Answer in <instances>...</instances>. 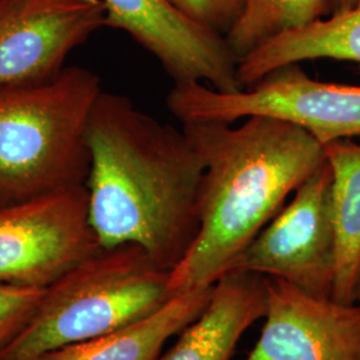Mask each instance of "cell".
I'll return each mask as SVG.
<instances>
[{"label": "cell", "instance_id": "obj_18", "mask_svg": "<svg viewBox=\"0 0 360 360\" xmlns=\"http://www.w3.org/2000/svg\"><path fill=\"white\" fill-rule=\"evenodd\" d=\"M360 0H328V16L359 7Z\"/></svg>", "mask_w": 360, "mask_h": 360}, {"label": "cell", "instance_id": "obj_11", "mask_svg": "<svg viewBox=\"0 0 360 360\" xmlns=\"http://www.w3.org/2000/svg\"><path fill=\"white\" fill-rule=\"evenodd\" d=\"M266 276L230 271L212 285L200 315L158 360H231L242 336L264 318Z\"/></svg>", "mask_w": 360, "mask_h": 360}, {"label": "cell", "instance_id": "obj_13", "mask_svg": "<svg viewBox=\"0 0 360 360\" xmlns=\"http://www.w3.org/2000/svg\"><path fill=\"white\" fill-rule=\"evenodd\" d=\"M318 59L351 62L360 68V6L259 47L238 62V79L247 89L278 68Z\"/></svg>", "mask_w": 360, "mask_h": 360}, {"label": "cell", "instance_id": "obj_5", "mask_svg": "<svg viewBox=\"0 0 360 360\" xmlns=\"http://www.w3.org/2000/svg\"><path fill=\"white\" fill-rule=\"evenodd\" d=\"M169 112L180 123H236L250 116L283 119L322 144L360 138V86L309 77L300 65L278 68L251 87L220 92L205 83L174 84Z\"/></svg>", "mask_w": 360, "mask_h": 360}, {"label": "cell", "instance_id": "obj_2", "mask_svg": "<svg viewBox=\"0 0 360 360\" xmlns=\"http://www.w3.org/2000/svg\"><path fill=\"white\" fill-rule=\"evenodd\" d=\"M181 129L200 155L205 174L199 231L169 272L175 295L214 285L230 272L245 247L326 160L322 143L283 119L188 122Z\"/></svg>", "mask_w": 360, "mask_h": 360}, {"label": "cell", "instance_id": "obj_9", "mask_svg": "<svg viewBox=\"0 0 360 360\" xmlns=\"http://www.w3.org/2000/svg\"><path fill=\"white\" fill-rule=\"evenodd\" d=\"M105 26L127 32L162 65L174 84L206 83L220 92L243 90L226 39L199 26L169 0H102Z\"/></svg>", "mask_w": 360, "mask_h": 360}, {"label": "cell", "instance_id": "obj_14", "mask_svg": "<svg viewBox=\"0 0 360 360\" xmlns=\"http://www.w3.org/2000/svg\"><path fill=\"white\" fill-rule=\"evenodd\" d=\"M333 172L336 278L333 299L355 303L360 275V144L342 139L323 144Z\"/></svg>", "mask_w": 360, "mask_h": 360}, {"label": "cell", "instance_id": "obj_8", "mask_svg": "<svg viewBox=\"0 0 360 360\" xmlns=\"http://www.w3.org/2000/svg\"><path fill=\"white\" fill-rule=\"evenodd\" d=\"M103 26L102 0H0V89L59 75Z\"/></svg>", "mask_w": 360, "mask_h": 360}, {"label": "cell", "instance_id": "obj_10", "mask_svg": "<svg viewBox=\"0 0 360 360\" xmlns=\"http://www.w3.org/2000/svg\"><path fill=\"white\" fill-rule=\"evenodd\" d=\"M264 324L245 360H360V304L266 278Z\"/></svg>", "mask_w": 360, "mask_h": 360}, {"label": "cell", "instance_id": "obj_6", "mask_svg": "<svg viewBox=\"0 0 360 360\" xmlns=\"http://www.w3.org/2000/svg\"><path fill=\"white\" fill-rule=\"evenodd\" d=\"M101 248L86 184L0 205V283L47 288Z\"/></svg>", "mask_w": 360, "mask_h": 360}, {"label": "cell", "instance_id": "obj_7", "mask_svg": "<svg viewBox=\"0 0 360 360\" xmlns=\"http://www.w3.org/2000/svg\"><path fill=\"white\" fill-rule=\"evenodd\" d=\"M336 263L333 172L324 160L245 247L231 271L283 279L312 295L333 297Z\"/></svg>", "mask_w": 360, "mask_h": 360}, {"label": "cell", "instance_id": "obj_19", "mask_svg": "<svg viewBox=\"0 0 360 360\" xmlns=\"http://www.w3.org/2000/svg\"><path fill=\"white\" fill-rule=\"evenodd\" d=\"M356 302L360 304V275H359V282H358V291H356Z\"/></svg>", "mask_w": 360, "mask_h": 360}, {"label": "cell", "instance_id": "obj_17", "mask_svg": "<svg viewBox=\"0 0 360 360\" xmlns=\"http://www.w3.org/2000/svg\"><path fill=\"white\" fill-rule=\"evenodd\" d=\"M199 26L226 37L243 10L245 0H169Z\"/></svg>", "mask_w": 360, "mask_h": 360}, {"label": "cell", "instance_id": "obj_12", "mask_svg": "<svg viewBox=\"0 0 360 360\" xmlns=\"http://www.w3.org/2000/svg\"><path fill=\"white\" fill-rule=\"evenodd\" d=\"M211 291L212 285L180 292L142 321L37 360H158L168 340L200 315Z\"/></svg>", "mask_w": 360, "mask_h": 360}, {"label": "cell", "instance_id": "obj_1", "mask_svg": "<svg viewBox=\"0 0 360 360\" xmlns=\"http://www.w3.org/2000/svg\"><path fill=\"white\" fill-rule=\"evenodd\" d=\"M89 217L102 248L135 245L171 271L199 231L205 165L183 129L102 91L87 131Z\"/></svg>", "mask_w": 360, "mask_h": 360}, {"label": "cell", "instance_id": "obj_15", "mask_svg": "<svg viewBox=\"0 0 360 360\" xmlns=\"http://www.w3.org/2000/svg\"><path fill=\"white\" fill-rule=\"evenodd\" d=\"M328 16V0H245L243 10L224 37L236 60L284 34Z\"/></svg>", "mask_w": 360, "mask_h": 360}, {"label": "cell", "instance_id": "obj_16", "mask_svg": "<svg viewBox=\"0 0 360 360\" xmlns=\"http://www.w3.org/2000/svg\"><path fill=\"white\" fill-rule=\"evenodd\" d=\"M47 288L0 283V349L31 321Z\"/></svg>", "mask_w": 360, "mask_h": 360}, {"label": "cell", "instance_id": "obj_3", "mask_svg": "<svg viewBox=\"0 0 360 360\" xmlns=\"http://www.w3.org/2000/svg\"><path fill=\"white\" fill-rule=\"evenodd\" d=\"M102 91L84 67L0 89V205L86 184L87 131Z\"/></svg>", "mask_w": 360, "mask_h": 360}, {"label": "cell", "instance_id": "obj_4", "mask_svg": "<svg viewBox=\"0 0 360 360\" xmlns=\"http://www.w3.org/2000/svg\"><path fill=\"white\" fill-rule=\"evenodd\" d=\"M169 272L139 245L101 248L47 288L0 360H37L142 321L175 295Z\"/></svg>", "mask_w": 360, "mask_h": 360}]
</instances>
